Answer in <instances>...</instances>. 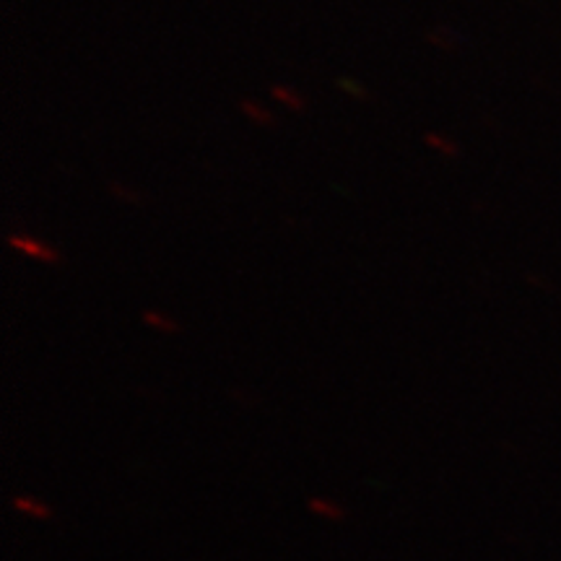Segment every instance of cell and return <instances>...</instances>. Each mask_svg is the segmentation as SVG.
Listing matches in <instances>:
<instances>
[{
  "instance_id": "6da1fadb",
  "label": "cell",
  "mask_w": 561,
  "mask_h": 561,
  "mask_svg": "<svg viewBox=\"0 0 561 561\" xmlns=\"http://www.w3.org/2000/svg\"><path fill=\"white\" fill-rule=\"evenodd\" d=\"M11 244H13V248H19L21 252H24V255L37 257V261H53V257H55V252H50V248H47V244L34 242V240H30V237H13Z\"/></svg>"
}]
</instances>
